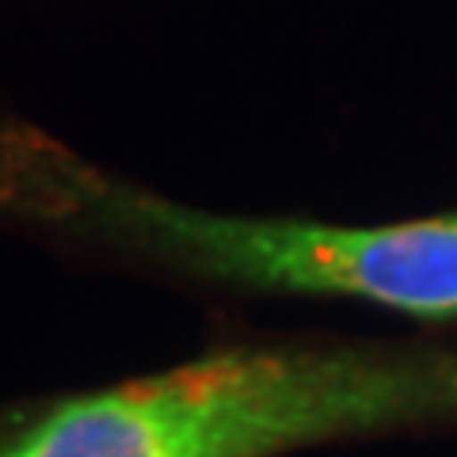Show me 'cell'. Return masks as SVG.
<instances>
[{"instance_id":"7a4b0ae2","label":"cell","mask_w":457,"mask_h":457,"mask_svg":"<svg viewBox=\"0 0 457 457\" xmlns=\"http://www.w3.org/2000/svg\"><path fill=\"white\" fill-rule=\"evenodd\" d=\"M0 218L206 282L457 312V218L332 225L195 210L111 176L54 137L0 126Z\"/></svg>"},{"instance_id":"6da1fadb","label":"cell","mask_w":457,"mask_h":457,"mask_svg":"<svg viewBox=\"0 0 457 457\" xmlns=\"http://www.w3.org/2000/svg\"><path fill=\"white\" fill-rule=\"evenodd\" d=\"M457 416V351L225 347L16 408L0 457H275Z\"/></svg>"}]
</instances>
